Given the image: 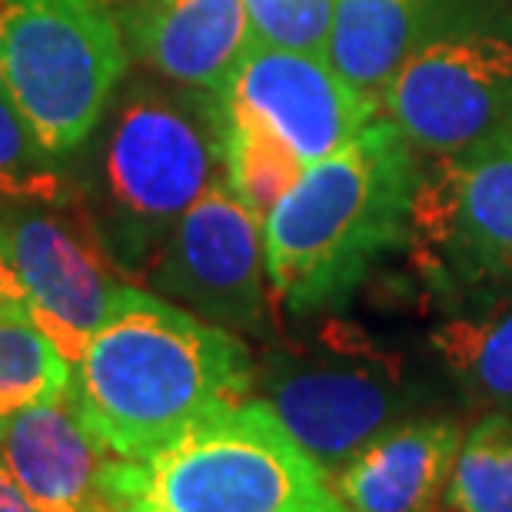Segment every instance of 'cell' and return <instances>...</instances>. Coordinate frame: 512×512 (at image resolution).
Returning <instances> with one entry per match:
<instances>
[{"instance_id":"6da1fadb","label":"cell","mask_w":512,"mask_h":512,"mask_svg":"<svg viewBox=\"0 0 512 512\" xmlns=\"http://www.w3.org/2000/svg\"><path fill=\"white\" fill-rule=\"evenodd\" d=\"M250 353L233 330L124 283L74 366V393L114 459H143L253 389Z\"/></svg>"},{"instance_id":"7a4b0ae2","label":"cell","mask_w":512,"mask_h":512,"mask_svg":"<svg viewBox=\"0 0 512 512\" xmlns=\"http://www.w3.org/2000/svg\"><path fill=\"white\" fill-rule=\"evenodd\" d=\"M419 173L413 140L389 117L303 170L263 220L266 280L290 313L340 310L380 256L406 247Z\"/></svg>"},{"instance_id":"3957f363","label":"cell","mask_w":512,"mask_h":512,"mask_svg":"<svg viewBox=\"0 0 512 512\" xmlns=\"http://www.w3.org/2000/svg\"><path fill=\"white\" fill-rule=\"evenodd\" d=\"M110 489L120 512H350L263 399L217 409L143 459H114Z\"/></svg>"},{"instance_id":"277c9868","label":"cell","mask_w":512,"mask_h":512,"mask_svg":"<svg viewBox=\"0 0 512 512\" xmlns=\"http://www.w3.org/2000/svg\"><path fill=\"white\" fill-rule=\"evenodd\" d=\"M227 97L197 87H133L100 153V243L147 273L180 217L227 180Z\"/></svg>"},{"instance_id":"5b68a950","label":"cell","mask_w":512,"mask_h":512,"mask_svg":"<svg viewBox=\"0 0 512 512\" xmlns=\"http://www.w3.org/2000/svg\"><path fill=\"white\" fill-rule=\"evenodd\" d=\"M127 60L120 0H0V87L47 150L97 130Z\"/></svg>"},{"instance_id":"8992f818","label":"cell","mask_w":512,"mask_h":512,"mask_svg":"<svg viewBox=\"0 0 512 512\" xmlns=\"http://www.w3.org/2000/svg\"><path fill=\"white\" fill-rule=\"evenodd\" d=\"M406 247L449 310L512 283V133L419 173Z\"/></svg>"},{"instance_id":"52a82bcc","label":"cell","mask_w":512,"mask_h":512,"mask_svg":"<svg viewBox=\"0 0 512 512\" xmlns=\"http://www.w3.org/2000/svg\"><path fill=\"white\" fill-rule=\"evenodd\" d=\"M263 380V403L323 469L353 459L413 406L403 360L350 323H330L310 353H276Z\"/></svg>"},{"instance_id":"ba28073f","label":"cell","mask_w":512,"mask_h":512,"mask_svg":"<svg viewBox=\"0 0 512 512\" xmlns=\"http://www.w3.org/2000/svg\"><path fill=\"white\" fill-rule=\"evenodd\" d=\"M383 107L413 147L446 157L512 133V40L449 30L416 44Z\"/></svg>"},{"instance_id":"9c48e42d","label":"cell","mask_w":512,"mask_h":512,"mask_svg":"<svg viewBox=\"0 0 512 512\" xmlns=\"http://www.w3.org/2000/svg\"><path fill=\"white\" fill-rule=\"evenodd\" d=\"M143 276L163 300L223 330H266L263 223L227 180L183 213Z\"/></svg>"},{"instance_id":"30bf717a","label":"cell","mask_w":512,"mask_h":512,"mask_svg":"<svg viewBox=\"0 0 512 512\" xmlns=\"http://www.w3.org/2000/svg\"><path fill=\"white\" fill-rule=\"evenodd\" d=\"M0 253L24 290L30 320L77 366L124 290L107 247L54 213L14 210L0 217Z\"/></svg>"},{"instance_id":"8fae6325","label":"cell","mask_w":512,"mask_h":512,"mask_svg":"<svg viewBox=\"0 0 512 512\" xmlns=\"http://www.w3.org/2000/svg\"><path fill=\"white\" fill-rule=\"evenodd\" d=\"M223 97L280 133L306 167L343 150L380 107L346 84L326 57L270 44L250 47Z\"/></svg>"},{"instance_id":"7c38bea8","label":"cell","mask_w":512,"mask_h":512,"mask_svg":"<svg viewBox=\"0 0 512 512\" xmlns=\"http://www.w3.org/2000/svg\"><path fill=\"white\" fill-rule=\"evenodd\" d=\"M0 466L37 512H120L107 453L77 403L64 393L0 419Z\"/></svg>"},{"instance_id":"4fadbf2b","label":"cell","mask_w":512,"mask_h":512,"mask_svg":"<svg viewBox=\"0 0 512 512\" xmlns=\"http://www.w3.org/2000/svg\"><path fill=\"white\" fill-rule=\"evenodd\" d=\"M127 47L170 84L227 94L256 44L243 0H133L120 7Z\"/></svg>"},{"instance_id":"5bb4252c","label":"cell","mask_w":512,"mask_h":512,"mask_svg":"<svg viewBox=\"0 0 512 512\" xmlns=\"http://www.w3.org/2000/svg\"><path fill=\"white\" fill-rule=\"evenodd\" d=\"M453 419H409L370 439L336 473L350 512H436L459 456Z\"/></svg>"},{"instance_id":"9a60e30c","label":"cell","mask_w":512,"mask_h":512,"mask_svg":"<svg viewBox=\"0 0 512 512\" xmlns=\"http://www.w3.org/2000/svg\"><path fill=\"white\" fill-rule=\"evenodd\" d=\"M426 0H336L326 60L353 90L383 104L399 64L416 47Z\"/></svg>"},{"instance_id":"2e32d148","label":"cell","mask_w":512,"mask_h":512,"mask_svg":"<svg viewBox=\"0 0 512 512\" xmlns=\"http://www.w3.org/2000/svg\"><path fill=\"white\" fill-rule=\"evenodd\" d=\"M433 346L469 396L512 409V283L449 310Z\"/></svg>"},{"instance_id":"e0dca14e","label":"cell","mask_w":512,"mask_h":512,"mask_svg":"<svg viewBox=\"0 0 512 512\" xmlns=\"http://www.w3.org/2000/svg\"><path fill=\"white\" fill-rule=\"evenodd\" d=\"M227 110V187L263 223L276 203L296 187L306 163L280 133H273L250 110L233 104H227Z\"/></svg>"},{"instance_id":"ac0fdd59","label":"cell","mask_w":512,"mask_h":512,"mask_svg":"<svg viewBox=\"0 0 512 512\" xmlns=\"http://www.w3.org/2000/svg\"><path fill=\"white\" fill-rule=\"evenodd\" d=\"M74 383V366L27 310L0 313V419L44 403Z\"/></svg>"},{"instance_id":"d6986e66","label":"cell","mask_w":512,"mask_h":512,"mask_svg":"<svg viewBox=\"0 0 512 512\" xmlns=\"http://www.w3.org/2000/svg\"><path fill=\"white\" fill-rule=\"evenodd\" d=\"M443 512H512V419L493 413L463 439Z\"/></svg>"},{"instance_id":"ffe728a7","label":"cell","mask_w":512,"mask_h":512,"mask_svg":"<svg viewBox=\"0 0 512 512\" xmlns=\"http://www.w3.org/2000/svg\"><path fill=\"white\" fill-rule=\"evenodd\" d=\"M0 200L54 207L67 200V177L60 153L47 150L17 104L0 87Z\"/></svg>"},{"instance_id":"44dd1931","label":"cell","mask_w":512,"mask_h":512,"mask_svg":"<svg viewBox=\"0 0 512 512\" xmlns=\"http://www.w3.org/2000/svg\"><path fill=\"white\" fill-rule=\"evenodd\" d=\"M256 44L326 57L336 0H243Z\"/></svg>"},{"instance_id":"7402d4cb","label":"cell","mask_w":512,"mask_h":512,"mask_svg":"<svg viewBox=\"0 0 512 512\" xmlns=\"http://www.w3.org/2000/svg\"><path fill=\"white\" fill-rule=\"evenodd\" d=\"M14 310H27L24 290H20L17 276L10 270V263L4 260V253H0V313H14Z\"/></svg>"},{"instance_id":"603a6c76","label":"cell","mask_w":512,"mask_h":512,"mask_svg":"<svg viewBox=\"0 0 512 512\" xmlns=\"http://www.w3.org/2000/svg\"><path fill=\"white\" fill-rule=\"evenodd\" d=\"M0 512H37V506L20 493V486L4 466H0Z\"/></svg>"}]
</instances>
